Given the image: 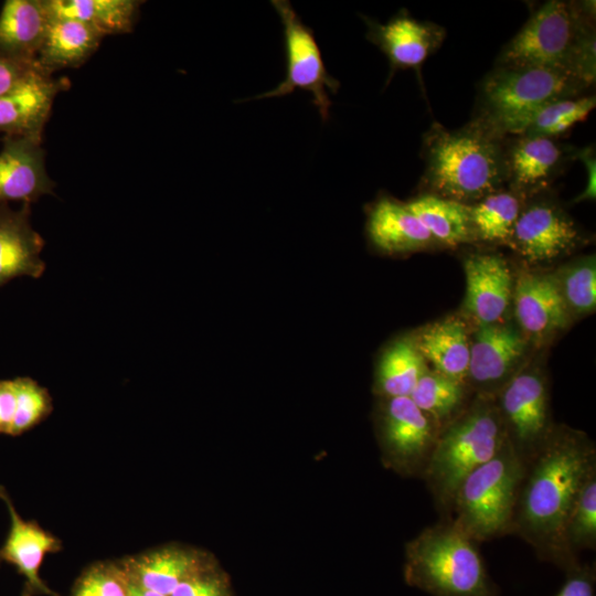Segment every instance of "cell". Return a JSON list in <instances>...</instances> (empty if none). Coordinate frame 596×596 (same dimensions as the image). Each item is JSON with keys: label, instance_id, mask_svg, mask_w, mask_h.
<instances>
[{"label": "cell", "instance_id": "cell-1", "mask_svg": "<svg viewBox=\"0 0 596 596\" xmlns=\"http://www.w3.org/2000/svg\"><path fill=\"white\" fill-rule=\"evenodd\" d=\"M596 450L578 430L554 427L525 465L511 534L533 547L538 557L568 572L579 565L565 542V525L578 492L592 470Z\"/></svg>", "mask_w": 596, "mask_h": 596}, {"label": "cell", "instance_id": "cell-2", "mask_svg": "<svg viewBox=\"0 0 596 596\" xmlns=\"http://www.w3.org/2000/svg\"><path fill=\"white\" fill-rule=\"evenodd\" d=\"M504 138L480 123L447 130L435 124L425 136V182L432 194L464 204L507 182Z\"/></svg>", "mask_w": 596, "mask_h": 596}, {"label": "cell", "instance_id": "cell-3", "mask_svg": "<svg viewBox=\"0 0 596 596\" xmlns=\"http://www.w3.org/2000/svg\"><path fill=\"white\" fill-rule=\"evenodd\" d=\"M497 66L560 70L590 86L595 81L592 10L568 1L544 2L504 45Z\"/></svg>", "mask_w": 596, "mask_h": 596}, {"label": "cell", "instance_id": "cell-4", "mask_svg": "<svg viewBox=\"0 0 596 596\" xmlns=\"http://www.w3.org/2000/svg\"><path fill=\"white\" fill-rule=\"evenodd\" d=\"M404 578L432 596H499L477 542L448 519L406 544Z\"/></svg>", "mask_w": 596, "mask_h": 596}, {"label": "cell", "instance_id": "cell-5", "mask_svg": "<svg viewBox=\"0 0 596 596\" xmlns=\"http://www.w3.org/2000/svg\"><path fill=\"white\" fill-rule=\"evenodd\" d=\"M505 439L497 404L485 395L440 429L422 478L445 519L465 478L493 458Z\"/></svg>", "mask_w": 596, "mask_h": 596}, {"label": "cell", "instance_id": "cell-6", "mask_svg": "<svg viewBox=\"0 0 596 596\" xmlns=\"http://www.w3.org/2000/svg\"><path fill=\"white\" fill-rule=\"evenodd\" d=\"M588 87L560 70L496 65L480 85L473 120L502 138L523 135L547 104L578 97Z\"/></svg>", "mask_w": 596, "mask_h": 596}, {"label": "cell", "instance_id": "cell-7", "mask_svg": "<svg viewBox=\"0 0 596 596\" xmlns=\"http://www.w3.org/2000/svg\"><path fill=\"white\" fill-rule=\"evenodd\" d=\"M524 470L505 439L493 458L461 482L447 519L477 543L511 534Z\"/></svg>", "mask_w": 596, "mask_h": 596}, {"label": "cell", "instance_id": "cell-8", "mask_svg": "<svg viewBox=\"0 0 596 596\" xmlns=\"http://www.w3.org/2000/svg\"><path fill=\"white\" fill-rule=\"evenodd\" d=\"M272 6L284 26L286 76L274 89L246 100L283 97L302 89L312 95V104L327 121L331 106L328 93L336 94L340 83L327 71L313 31L301 21L290 2L274 0Z\"/></svg>", "mask_w": 596, "mask_h": 596}, {"label": "cell", "instance_id": "cell-9", "mask_svg": "<svg viewBox=\"0 0 596 596\" xmlns=\"http://www.w3.org/2000/svg\"><path fill=\"white\" fill-rule=\"evenodd\" d=\"M379 440L389 467L405 477L423 476L440 427L409 396L383 397Z\"/></svg>", "mask_w": 596, "mask_h": 596}, {"label": "cell", "instance_id": "cell-10", "mask_svg": "<svg viewBox=\"0 0 596 596\" xmlns=\"http://www.w3.org/2000/svg\"><path fill=\"white\" fill-rule=\"evenodd\" d=\"M497 404L507 439L526 465L542 448L554 427L549 421L547 389L536 371L513 375L498 392Z\"/></svg>", "mask_w": 596, "mask_h": 596}, {"label": "cell", "instance_id": "cell-11", "mask_svg": "<svg viewBox=\"0 0 596 596\" xmlns=\"http://www.w3.org/2000/svg\"><path fill=\"white\" fill-rule=\"evenodd\" d=\"M574 222L556 205L541 202L521 210L509 244L530 263L552 260L577 244Z\"/></svg>", "mask_w": 596, "mask_h": 596}, {"label": "cell", "instance_id": "cell-12", "mask_svg": "<svg viewBox=\"0 0 596 596\" xmlns=\"http://www.w3.org/2000/svg\"><path fill=\"white\" fill-rule=\"evenodd\" d=\"M0 499L7 505L10 515V530L0 547V561L13 565L24 577L22 596H60L41 578L40 567L47 553H55L62 549L61 541L36 522L22 519L2 486Z\"/></svg>", "mask_w": 596, "mask_h": 596}, {"label": "cell", "instance_id": "cell-13", "mask_svg": "<svg viewBox=\"0 0 596 596\" xmlns=\"http://www.w3.org/2000/svg\"><path fill=\"white\" fill-rule=\"evenodd\" d=\"M67 85L66 79L52 78L40 70L31 73L0 97V134L42 141L54 98Z\"/></svg>", "mask_w": 596, "mask_h": 596}, {"label": "cell", "instance_id": "cell-14", "mask_svg": "<svg viewBox=\"0 0 596 596\" xmlns=\"http://www.w3.org/2000/svg\"><path fill=\"white\" fill-rule=\"evenodd\" d=\"M368 39L387 56L392 73L400 68H418L443 43L441 26L412 18L401 11L382 24L364 18Z\"/></svg>", "mask_w": 596, "mask_h": 596}, {"label": "cell", "instance_id": "cell-15", "mask_svg": "<svg viewBox=\"0 0 596 596\" xmlns=\"http://www.w3.org/2000/svg\"><path fill=\"white\" fill-rule=\"evenodd\" d=\"M504 143L507 182L518 196L546 188L562 170L567 153L554 138L519 135Z\"/></svg>", "mask_w": 596, "mask_h": 596}, {"label": "cell", "instance_id": "cell-16", "mask_svg": "<svg viewBox=\"0 0 596 596\" xmlns=\"http://www.w3.org/2000/svg\"><path fill=\"white\" fill-rule=\"evenodd\" d=\"M41 141L4 137L0 151V205L11 201L31 203L52 192Z\"/></svg>", "mask_w": 596, "mask_h": 596}, {"label": "cell", "instance_id": "cell-17", "mask_svg": "<svg viewBox=\"0 0 596 596\" xmlns=\"http://www.w3.org/2000/svg\"><path fill=\"white\" fill-rule=\"evenodd\" d=\"M464 268L467 310L479 326L496 323L505 312L512 294L507 262L493 254H478L468 257Z\"/></svg>", "mask_w": 596, "mask_h": 596}, {"label": "cell", "instance_id": "cell-18", "mask_svg": "<svg viewBox=\"0 0 596 596\" xmlns=\"http://www.w3.org/2000/svg\"><path fill=\"white\" fill-rule=\"evenodd\" d=\"M524 348L522 337L510 327L497 323L479 326L470 343L467 379L485 394L500 384L502 389Z\"/></svg>", "mask_w": 596, "mask_h": 596}, {"label": "cell", "instance_id": "cell-19", "mask_svg": "<svg viewBox=\"0 0 596 596\" xmlns=\"http://www.w3.org/2000/svg\"><path fill=\"white\" fill-rule=\"evenodd\" d=\"M130 583L170 596L185 579L211 567L200 552L166 546L121 561Z\"/></svg>", "mask_w": 596, "mask_h": 596}, {"label": "cell", "instance_id": "cell-20", "mask_svg": "<svg viewBox=\"0 0 596 596\" xmlns=\"http://www.w3.org/2000/svg\"><path fill=\"white\" fill-rule=\"evenodd\" d=\"M30 204L13 211L0 205V286L19 276L39 278L45 269L41 258L44 241L30 224Z\"/></svg>", "mask_w": 596, "mask_h": 596}, {"label": "cell", "instance_id": "cell-21", "mask_svg": "<svg viewBox=\"0 0 596 596\" xmlns=\"http://www.w3.org/2000/svg\"><path fill=\"white\" fill-rule=\"evenodd\" d=\"M366 235L380 252L395 255L424 249L435 240L406 204L381 196L369 209Z\"/></svg>", "mask_w": 596, "mask_h": 596}, {"label": "cell", "instance_id": "cell-22", "mask_svg": "<svg viewBox=\"0 0 596 596\" xmlns=\"http://www.w3.org/2000/svg\"><path fill=\"white\" fill-rule=\"evenodd\" d=\"M514 308L520 326L534 337H544L563 328L568 319V307L560 285L545 275L519 277Z\"/></svg>", "mask_w": 596, "mask_h": 596}, {"label": "cell", "instance_id": "cell-23", "mask_svg": "<svg viewBox=\"0 0 596 596\" xmlns=\"http://www.w3.org/2000/svg\"><path fill=\"white\" fill-rule=\"evenodd\" d=\"M50 22L45 0H7L0 11V54L35 62Z\"/></svg>", "mask_w": 596, "mask_h": 596}, {"label": "cell", "instance_id": "cell-24", "mask_svg": "<svg viewBox=\"0 0 596 596\" xmlns=\"http://www.w3.org/2000/svg\"><path fill=\"white\" fill-rule=\"evenodd\" d=\"M105 35L92 25L73 19L51 18L36 65L46 75L83 64Z\"/></svg>", "mask_w": 596, "mask_h": 596}, {"label": "cell", "instance_id": "cell-25", "mask_svg": "<svg viewBox=\"0 0 596 596\" xmlns=\"http://www.w3.org/2000/svg\"><path fill=\"white\" fill-rule=\"evenodd\" d=\"M415 344L424 360L435 372L459 382H466L470 361V342L464 323L446 318L421 332Z\"/></svg>", "mask_w": 596, "mask_h": 596}, {"label": "cell", "instance_id": "cell-26", "mask_svg": "<svg viewBox=\"0 0 596 596\" xmlns=\"http://www.w3.org/2000/svg\"><path fill=\"white\" fill-rule=\"evenodd\" d=\"M139 3L135 0H45L51 18L78 20L104 35L129 32Z\"/></svg>", "mask_w": 596, "mask_h": 596}, {"label": "cell", "instance_id": "cell-27", "mask_svg": "<svg viewBox=\"0 0 596 596\" xmlns=\"http://www.w3.org/2000/svg\"><path fill=\"white\" fill-rule=\"evenodd\" d=\"M405 204L435 242L456 246L475 240L468 204L432 193L415 198Z\"/></svg>", "mask_w": 596, "mask_h": 596}, {"label": "cell", "instance_id": "cell-28", "mask_svg": "<svg viewBox=\"0 0 596 596\" xmlns=\"http://www.w3.org/2000/svg\"><path fill=\"white\" fill-rule=\"evenodd\" d=\"M426 371L424 358L414 339H397L379 359L374 389L382 397L409 396Z\"/></svg>", "mask_w": 596, "mask_h": 596}, {"label": "cell", "instance_id": "cell-29", "mask_svg": "<svg viewBox=\"0 0 596 596\" xmlns=\"http://www.w3.org/2000/svg\"><path fill=\"white\" fill-rule=\"evenodd\" d=\"M521 210L520 196L512 191L499 190L468 204L475 238L509 243Z\"/></svg>", "mask_w": 596, "mask_h": 596}, {"label": "cell", "instance_id": "cell-30", "mask_svg": "<svg viewBox=\"0 0 596 596\" xmlns=\"http://www.w3.org/2000/svg\"><path fill=\"white\" fill-rule=\"evenodd\" d=\"M409 397L441 429L464 411L465 383L426 371Z\"/></svg>", "mask_w": 596, "mask_h": 596}, {"label": "cell", "instance_id": "cell-31", "mask_svg": "<svg viewBox=\"0 0 596 596\" xmlns=\"http://www.w3.org/2000/svg\"><path fill=\"white\" fill-rule=\"evenodd\" d=\"M565 542L577 556L596 546V469L584 481L565 525Z\"/></svg>", "mask_w": 596, "mask_h": 596}, {"label": "cell", "instance_id": "cell-32", "mask_svg": "<svg viewBox=\"0 0 596 596\" xmlns=\"http://www.w3.org/2000/svg\"><path fill=\"white\" fill-rule=\"evenodd\" d=\"M595 96L563 98L547 104L533 118L524 134L554 138L583 121L595 108Z\"/></svg>", "mask_w": 596, "mask_h": 596}, {"label": "cell", "instance_id": "cell-33", "mask_svg": "<svg viewBox=\"0 0 596 596\" xmlns=\"http://www.w3.org/2000/svg\"><path fill=\"white\" fill-rule=\"evenodd\" d=\"M15 387V413L11 436L21 435L45 419L52 412V398L46 389L30 377L13 380Z\"/></svg>", "mask_w": 596, "mask_h": 596}, {"label": "cell", "instance_id": "cell-34", "mask_svg": "<svg viewBox=\"0 0 596 596\" xmlns=\"http://www.w3.org/2000/svg\"><path fill=\"white\" fill-rule=\"evenodd\" d=\"M130 581L123 562H99L76 579L71 596H129Z\"/></svg>", "mask_w": 596, "mask_h": 596}, {"label": "cell", "instance_id": "cell-35", "mask_svg": "<svg viewBox=\"0 0 596 596\" xmlns=\"http://www.w3.org/2000/svg\"><path fill=\"white\" fill-rule=\"evenodd\" d=\"M567 307L577 312H589L596 305V269L594 260L571 267L560 285Z\"/></svg>", "mask_w": 596, "mask_h": 596}, {"label": "cell", "instance_id": "cell-36", "mask_svg": "<svg viewBox=\"0 0 596 596\" xmlns=\"http://www.w3.org/2000/svg\"><path fill=\"white\" fill-rule=\"evenodd\" d=\"M170 596H227L223 579L211 567L182 582Z\"/></svg>", "mask_w": 596, "mask_h": 596}, {"label": "cell", "instance_id": "cell-37", "mask_svg": "<svg viewBox=\"0 0 596 596\" xmlns=\"http://www.w3.org/2000/svg\"><path fill=\"white\" fill-rule=\"evenodd\" d=\"M595 565L581 564L566 572V581L555 596H595Z\"/></svg>", "mask_w": 596, "mask_h": 596}, {"label": "cell", "instance_id": "cell-38", "mask_svg": "<svg viewBox=\"0 0 596 596\" xmlns=\"http://www.w3.org/2000/svg\"><path fill=\"white\" fill-rule=\"evenodd\" d=\"M36 70L40 68L35 62L14 60L0 54V97Z\"/></svg>", "mask_w": 596, "mask_h": 596}, {"label": "cell", "instance_id": "cell-39", "mask_svg": "<svg viewBox=\"0 0 596 596\" xmlns=\"http://www.w3.org/2000/svg\"><path fill=\"white\" fill-rule=\"evenodd\" d=\"M17 397L13 380L0 381V434H11Z\"/></svg>", "mask_w": 596, "mask_h": 596}, {"label": "cell", "instance_id": "cell-40", "mask_svg": "<svg viewBox=\"0 0 596 596\" xmlns=\"http://www.w3.org/2000/svg\"><path fill=\"white\" fill-rule=\"evenodd\" d=\"M576 156L583 161L587 171V183L585 190L575 199V202L595 199V172L596 161L593 148L588 147L579 150Z\"/></svg>", "mask_w": 596, "mask_h": 596}, {"label": "cell", "instance_id": "cell-41", "mask_svg": "<svg viewBox=\"0 0 596 596\" xmlns=\"http://www.w3.org/2000/svg\"><path fill=\"white\" fill-rule=\"evenodd\" d=\"M129 596H166L163 594L140 587L130 583L129 585Z\"/></svg>", "mask_w": 596, "mask_h": 596}]
</instances>
